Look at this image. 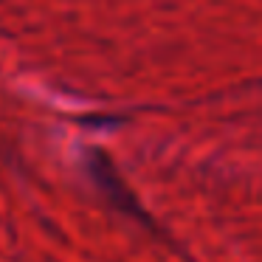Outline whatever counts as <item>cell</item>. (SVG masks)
<instances>
[{
    "mask_svg": "<svg viewBox=\"0 0 262 262\" xmlns=\"http://www.w3.org/2000/svg\"><path fill=\"white\" fill-rule=\"evenodd\" d=\"M88 172H91L96 189L116 206V209L124 211V214H130V217H136L138 223H147V214L141 211L138 200L130 194L127 183L121 181V175L116 172V166L110 164V158L102 152V149H91V152H88Z\"/></svg>",
    "mask_w": 262,
    "mask_h": 262,
    "instance_id": "1",
    "label": "cell"
}]
</instances>
